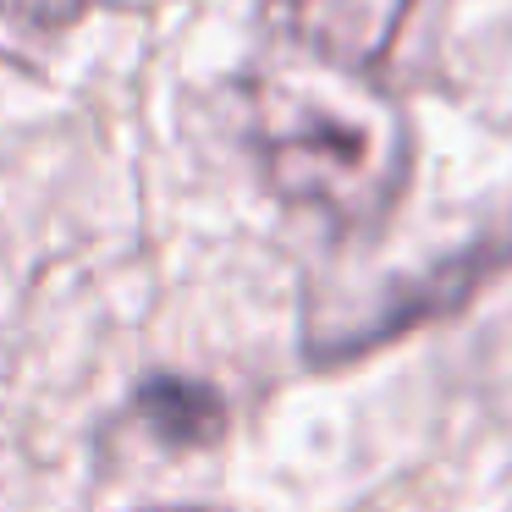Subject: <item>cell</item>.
I'll return each instance as SVG.
<instances>
[{"mask_svg": "<svg viewBox=\"0 0 512 512\" xmlns=\"http://www.w3.org/2000/svg\"><path fill=\"white\" fill-rule=\"evenodd\" d=\"M138 419L160 435V441H177V446H199L215 441L226 424V408L210 386L199 380H177V375H160L138 391Z\"/></svg>", "mask_w": 512, "mask_h": 512, "instance_id": "obj_3", "label": "cell"}, {"mask_svg": "<svg viewBox=\"0 0 512 512\" xmlns=\"http://www.w3.org/2000/svg\"><path fill=\"white\" fill-rule=\"evenodd\" d=\"M287 39L342 72H375L391 56L413 0H276Z\"/></svg>", "mask_w": 512, "mask_h": 512, "instance_id": "obj_2", "label": "cell"}, {"mask_svg": "<svg viewBox=\"0 0 512 512\" xmlns=\"http://www.w3.org/2000/svg\"><path fill=\"white\" fill-rule=\"evenodd\" d=\"M188 512H193V507H188Z\"/></svg>", "mask_w": 512, "mask_h": 512, "instance_id": "obj_4", "label": "cell"}, {"mask_svg": "<svg viewBox=\"0 0 512 512\" xmlns=\"http://www.w3.org/2000/svg\"><path fill=\"white\" fill-rule=\"evenodd\" d=\"M309 78L265 89L254 149L265 182L298 210L336 226H369L391 210L408 177V133L364 72H342L309 56Z\"/></svg>", "mask_w": 512, "mask_h": 512, "instance_id": "obj_1", "label": "cell"}]
</instances>
